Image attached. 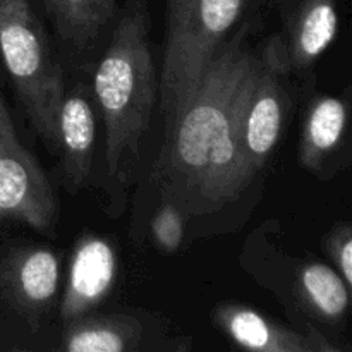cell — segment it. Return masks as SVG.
Returning <instances> with one entry per match:
<instances>
[{
	"mask_svg": "<svg viewBox=\"0 0 352 352\" xmlns=\"http://www.w3.org/2000/svg\"><path fill=\"white\" fill-rule=\"evenodd\" d=\"M192 339L162 313L120 308L89 313L58 329L55 352H186Z\"/></svg>",
	"mask_w": 352,
	"mask_h": 352,
	"instance_id": "52a82bcc",
	"label": "cell"
},
{
	"mask_svg": "<svg viewBox=\"0 0 352 352\" xmlns=\"http://www.w3.org/2000/svg\"><path fill=\"white\" fill-rule=\"evenodd\" d=\"M261 14L244 21L210 62L195 95L165 127L151 181L174 203L195 234L236 230L248 199H258L261 177L243 148V119L260 69L251 38ZM244 215V213H243Z\"/></svg>",
	"mask_w": 352,
	"mask_h": 352,
	"instance_id": "6da1fadb",
	"label": "cell"
},
{
	"mask_svg": "<svg viewBox=\"0 0 352 352\" xmlns=\"http://www.w3.org/2000/svg\"><path fill=\"white\" fill-rule=\"evenodd\" d=\"M210 316L213 327L234 346L244 351L342 352L316 330L299 329L241 302H220Z\"/></svg>",
	"mask_w": 352,
	"mask_h": 352,
	"instance_id": "4fadbf2b",
	"label": "cell"
},
{
	"mask_svg": "<svg viewBox=\"0 0 352 352\" xmlns=\"http://www.w3.org/2000/svg\"><path fill=\"white\" fill-rule=\"evenodd\" d=\"M188 219L167 199H160L150 220V236L155 248L164 253H177L186 241Z\"/></svg>",
	"mask_w": 352,
	"mask_h": 352,
	"instance_id": "2e32d148",
	"label": "cell"
},
{
	"mask_svg": "<svg viewBox=\"0 0 352 352\" xmlns=\"http://www.w3.org/2000/svg\"><path fill=\"white\" fill-rule=\"evenodd\" d=\"M96 113L91 89L74 85L65 89L58 109V160L62 182L71 195H78L93 175L96 150Z\"/></svg>",
	"mask_w": 352,
	"mask_h": 352,
	"instance_id": "5bb4252c",
	"label": "cell"
},
{
	"mask_svg": "<svg viewBox=\"0 0 352 352\" xmlns=\"http://www.w3.org/2000/svg\"><path fill=\"white\" fill-rule=\"evenodd\" d=\"M322 250L333 270L352 287V226L347 220L336 222L322 237Z\"/></svg>",
	"mask_w": 352,
	"mask_h": 352,
	"instance_id": "e0dca14e",
	"label": "cell"
},
{
	"mask_svg": "<svg viewBox=\"0 0 352 352\" xmlns=\"http://www.w3.org/2000/svg\"><path fill=\"white\" fill-rule=\"evenodd\" d=\"M91 96L105 133L107 212L110 217H120L158 107L148 0H126L119 7L93 67Z\"/></svg>",
	"mask_w": 352,
	"mask_h": 352,
	"instance_id": "7a4b0ae2",
	"label": "cell"
},
{
	"mask_svg": "<svg viewBox=\"0 0 352 352\" xmlns=\"http://www.w3.org/2000/svg\"><path fill=\"white\" fill-rule=\"evenodd\" d=\"M50 24L57 48L71 58L88 60L109 36L119 12V0H38Z\"/></svg>",
	"mask_w": 352,
	"mask_h": 352,
	"instance_id": "9a60e30c",
	"label": "cell"
},
{
	"mask_svg": "<svg viewBox=\"0 0 352 352\" xmlns=\"http://www.w3.org/2000/svg\"><path fill=\"white\" fill-rule=\"evenodd\" d=\"M277 220H267L248 236L241 251L244 272L268 289L284 306L289 323L316 330L342 352L351 311V287L332 265L313 256L289 253L277 241Z\"/></svg>",
	"mask_w": 352,
	"mask_h": 352,
	"instance_id": "3957f363",
	"label": "cell"
},
{
	"mask_svg": "<svg viewBox=\"0 0 352 352\" xmlns=\"http://www.w3.org/2000/svg\"><path fill=\"white\" fill-rule=\"evenodd\" d=\"M0 55L31 129L58 157L64 65L38 0H0Z\"/></svg>",
	"mask_w": 352,
	"mask_h": 352,
	"instance_id": "277c9868",
	"label": "cell"
},
{
	"mask_svg": "<svg viewBox=\"0 0 352 352\" xmlns=\"http://www.w3.org/2000/svg\"><path fill=\"white\" fill-rule=\"evenodd\" d=\"M298 160L318 181L351 167V88L342 95L316 93L302 107Z\"/></svg>",
	"mask_w": 352,
	"mask_h": 352,
	"instance_id": "7c38bea8",
	"label": "cell"
},
{
	"mask_svg": "<svg viewBox=\"0 0 352 352\" xmlns=\"http://www.w3.org/2000/svg\"><path fill=\"white\" fill-rule=\"evenodd\" d=\"M62 261L47 244H0V351H52L58 332Z\"/></svg>",
	"mask_w": 352,
	"mask_h": 352,
	"instance_id": "8992f818",
	"label": "cell"
},
{
	"mask_svg": "<svg viewBox=\"0 0 352 352\" xmlns=\"http://www.w3.org/2000/svg\"><path fill=\"white\" fill-rule=\"evenodd\" d=\"M120 254L109 236L82 232L69 254L58 301L57 322L62 325L100 311L119 284Z\"/></svg>",
	"mask_w": 352,
	"mask_h": 352,
	"instance_id": "8fae6325",
	"label": "cell"
},
{
	"mask_svg": "<svg viewBox=\"0 0 352 352\" xmlns=\"http://www.w3.org/2000/svg\"><path fill=\"white\" fill-rule=\"evenodd\" d=\"M292 78L274 55L260 47V69L243 119V148L251 170L263 177L282 138L285 136L294 96Z\"/></svg>",
	"mask_w": 352,
	"mask_h": 352,
	"instance_id": "9c48e42d",
	"label": "cell"
},
{
	"mask_svg": "<svg viewBox=\"0 0 352 352\" xmlns=\"http://www.w3.org/2000/svg\"><path fill=\"white\" fill-rule=\"evenodd\" d=\"M339 31V0H282L280 30L265 48L292 79H309Z\"/></svg>",
	"mask_w": 352,
	"mask_h": 352,
	"instance_id": "30bf717a",
	"label": "cell"
},
{
	"mask_svg": "<svg viewBox=\"0 0 352 352\" xmlns=\"http://www.w3.org/2000/svg\"><path fill=\"white\" fill-rule=\"evenodd\" d=\"M0 222H17L48 239L57 237L58 199L38 158L17 134L0 91Z\"/></svg>",
	"mask_w": 352,
	"mask_h": 352,
	"instance_id": "ba28073f",
	"label": "cell"
},
{
	"mask_svg": "<svg viewBox=\"0 0 352 352\" xmlns=\"http://www.w3.org/2000/svg\"><path fill=\"white\" fill-rule=\"evenodd\" d=\"M258 0H167L158 107L165 127L189 102L220 48L250 17Z\"/></svg>",
	"mask_w": 352,
	"mask_h": 352,
	"instance_id": "5b68a950",
	"label": "cell"
}]
</instances>
